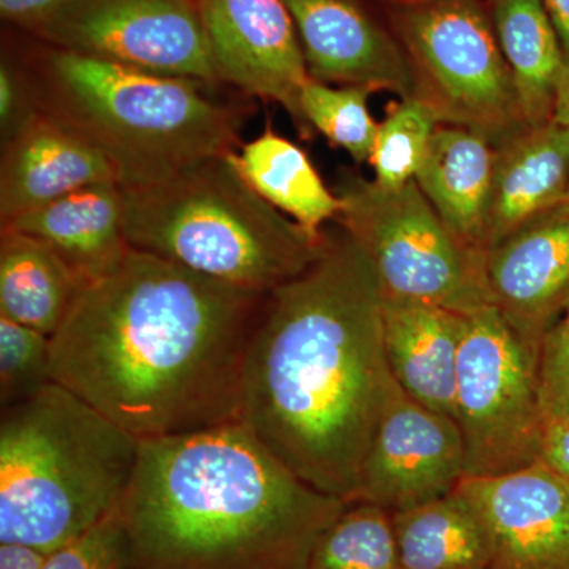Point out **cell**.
<instances>
[{
  "label": "cell",
  "mask_w": 569,
  "mask_h": 569,
  "mask_svg": "<svg viewBox=\"0 0 569 569\" xmlns=\"http://www.w3.org/2000/svg\"><path fill=\"white\" fill-rule=\"evenodd\" d=\"M217 80L279 103L310 132L299 93L310 80L301 41L283 0H194Z\"/></svg>",
  "instance_id": "11"
},
{
  "label": "cell",
  "mask_w": 569,
  "mask_h": 569,
  "mask_svg": "<svg viewBox=\"0 0 569 569\" xmlns=\"http://www.w3.org/2000/svg\"><path fill=\"white\" fill-rule=\"evenodd\" d=\"M463 478L466 451L458 422L397 388L362 467L356 501L392 515L449 496Z\"/></svg>",
  "instance_id": "12"
},
{
  "label": "cell",
  "mask_w": 569,
  "mask_h": 569,
  "mask_svg": "<svg viewBox=\"0 0 569 569\" xmlns=\"http://www.w3.org/2000/svg\"><path fill=\"white\" fill-rule=\"evenodd\" d=\"M438 126L433 111L418 97H406L391 104L385 121L378 123L370 153L369 163L376 173L373 181L387 189L415 181Z\"/></svg>",
  "instance_id": "27"
},
{
  "label": "cell",
  "mask_w": 569,
  "mask_h": 569,
  "mask_svg": "<svg viewBox=\"0 0 569 569\" xmlns=\"http://www.w3.org/2000/svg\"><path fill=\"white\" fill-rule=\"evenodd\" d=\"M456 489L488 531V569H569V482L541 460Z\"/></svg>",
  "instance_id": "13"
},
{
  "label": "cell",
  "mask_w": 569,
  "mask_h": 569,
  "mask_svg": "<svg viewBox=\"0 0 569 569\" xmlns=\"http://www.w3.org/2000/svg\"><path fill=\"white\" fill-rule=\"evenodd\" d=\"M293 18L313 80L415 96V78L402 44L356 0H283Z\"/></svg>",
  "instance_id": "15"
},
{
  "label": "cell",
  "mask_w": 569,
  "mask_h": 569,
  "mask_svg": "<svg viewBox=\"0 0 569 569\" xmlns=\"http://www.w3.org/2000/svg\"><path fill=\"white\" fill-rule=\"evenodd\" d=\"M489 14L527 126L552 121L563 48L542 0H489Z\"/></svg>",
  "instance_id": "23"
},
{
  "label": "cell",
  "mask_w": 569,
  "mask_h": 569,
  "mask_svg": "<svg viewBox=\"0 0 569 569\" xmlns=\"http://www.w3.org/2000/svg\"><path fill=\"white\" fill-rule=\"evenodd\" d=\"M467 317L427 302L381 296L385 355L392 378L422 407L452 419Z\"/></svg>",
  "instance_id": "17"
},
{
  "label": "cell",
  "mask_w": 569,
  "mask_h": 569,
  "mask_svg": "<svg viewBox=\"0 0 569 569\" xmlns=\"http://www.w3.org/2000/svg\"><path fill=\"white\" fill-rule=\"evenodd\" d=\"M553 121L569 127V58L565 59L556 88V102H553Z\"/></svg>",
  "instance_id": "36"
},
{
  "label": "cell",
  "mask_w": 569,
  "mask_h": 569,
  "mask_svg": "<svg viewBox=\"0 0 569 569\" xmlns=\"http://www.w3.org/2000/svg\"><path fill=\"white\" fill-rule=\"evenodd\" d=\"M36 33L58 50L220 84L194 0H67Z\"/></svg>",
  "instance_id": "10"
},
{
  "label": "cell",
  "mask_w": 569,
  "mask_h": 569,
  "mask_svg": "<svg viewBox=\"0 0 569 569\" xmlns=\"http://www.w3.org/2000/svg\"><path fill=\"white\" fill-rule=\"evenodd\" d=\"M51 337L0 317V403L22 402L50 385Z\"/></svg>",
  "instance_id": "28"
},
{
  "label": "cell",
  "mask_w": 569,
  "mask_h": 569,
  "mask_svg": "<svg viewBox=\"0 0 569 569\" xmlns=\"http://www.w3.org/2000/svg\"><path fill=\"white\" fill-rule=\"evenodd\" d=\"M67 0H0L3 20L37 32Z\"/></svg>",
  "instance_id": "33"
},
{
  "label": "cell",
  "mask_w": 569,
  "mask_h": 569,
  "mask_svg": "<svg viewBox=\"0 0 569 569\" xmlns=\"http://www.w3.org/2000/svg\"><path fill=\"white\" fill-rule=\"evenodd\" d=\"M129 539L118 509L80 538L47 553L41 569H129Z\"/></svg>",
  "instance_id": "29"
},
{
  "label": "cell",
  "mask_w": 569,
  "mask_h": 569,
  "mask_svg": "<svg viewBox=\"0 0 569 569\" xmlns=\"http://www.w3.org/2000/svg\"><path fill=\"white\" fill-rule=\"evenodd\" d=\"M539 460L569 482V417L546 425Z\"/></svg>",
  "instance_id": "32"
},
{
  "label": "cell",
  "mask_w": 569,
  "mask_h": 569,
  "mask_svg": "<svg viewBox=\"0 0 569 569\" xmlns=\"http://www.w3.org/2000/svg\"><path fill=\"white\" fill-rule=\"evenodd\" d=\"M250 187L312 238H325L323 224L339 219L342 203L326 187L307 153L272 129L230 153Z\"/></svg>",
  "instance_id": "21"
},
{
  "label": "cell",
  "mask_w": 569,
  "mask_h": 569,
  "mask_svg": "<svg viewBox=\"0 0 569 569\" xmlns=\"http://www.w3.org/2000/svg\"><path fill=\"white\" fill-rule=\"evenodd\" d=\"M569 187V127H527L496 148L486 212V252L538 217L556 211Z\"/></svg>",
  "instance_id": "18"
},
{
  "label": "cell",
  "mask_w": 569,
  "mask_h": 569,
  "mask_svg": "<svg viewBox=\"0 0 569 569\" xmlns=\"http://www.w3.org/2000/svg\"><path fill=\"white\" fill-rule=\"evenodd\" d=\"M2 230L32 236L50 247L84 288L112 274L132 250L118 182L74 190L2 223Z\"/></svg>",
  "instance_id": "19"
},
{
  "label": "cell",
  "mask_w": 569,
  "mask_h": 569,
  "mask_svg": "<svg viewBox=\"0 0 569 569\" xmlns=\"http://www.w3.org/2000/svg\"><path fill=\"white\" fill-rule=\"evenodd\" d=\"M140 447L56 381L2 408L0 542L50 553L93 529L121 507Z\"/></svg>",
  "instance_id": "4"
},
{
  "label": "cell",
  "mask_w": 569,
  "mask_h": 569,
  "mask_svg": "<svg viewBox=\"0 0 569 569\" xmlns=\"http://www.w3.org/2000/svg\"><path fill=\"white\" fill-rule=\"evenodd\" d=\"M415 97L440 126L473 130L493 146L526 130L511 70L479 0H418L396 11Z\"/></svg>",
  "instance_id": "8"
},
{
  "label": "cell",
  "mask_w": 569,
  "mask_h": 569,
  "mask_svg": "<svg viewBox=\"0 0 569 569\" xmlns=\"http://www.w3.org/2000/svg\"><path fill=\"white\" fill-rule=\"evenodd\" d=\"M496 146L473 130L438 126L415 181L445 223L467 244L486 252V212Z\"/></svg>",
  "instance_id": "20"
},
{
  "label": "cell",
  "mask_w": 569,
  "mask_h": 569,
  "mask_svg": "<svg viewBox=\"0 0 569 569\" xmlns=\"http://www.w3.org/2000/svg\"><path fill=\"white\" fill-rule=\"evenodd\" d=\"M348 505L231 422L142 440L119 515L129 569H307Z\"/></svg>",
  "instance_id": "3"
},
{
  "label": "cell",
  "mask_w": 569,
  "mask_h": 569,
  "mask_svg": "<svg viewBox=\"0 0 569 569\" xmlns=\"http://www.w3.org/2000/svg\"><path fill=\"white\" fill-rule=\"evenodd\" d=\"M37 84L41 110L97 146L121 189L162 182L238 142L241 112L201 81L56 50Z\"/></svg>",
  "instance_id": "5"
},
{
  "label": "cell",
  "mask_w": 569,
  "mask_h": 569,
  "mask_svg": "<svg viewBox=\"0 0 569 569\" xmlns=\"http://www.w3.org/2000/svg\"><path fill=\"white\" fill-rule=\"evenodd\" d=\"M41 112L39 84L3 59L0 63V137L9 141Z\"/></svg>",
  "instance_id": "31"
},
{
  "label": "cell",
  "mask_w": 569,
  "mask_h": 569,
  "mask_svg": "<svg viewBox=\"0 0 569 569\" xmlns=\"http://www.w3.org/2000/svg\"><path fill=\"white\" fill-rule=\"evenodd\" d=\"M307 569H403L391 512L377 505H348L318 538Z\"/></svg>",
  "instance_id": "25"
},
{
  "label": "cell",
  "mask_w": 569,
  "mask_h": 569,
  "mask_svg": "<svg viewBox=\"0 0 569 569\" xmlns=\"http://www.w3.org/2000/svg\"><path fill=\"white\" fill-rule=\"evenodd\" d=\"M538 385L546 425L569 417V301L559 320L542 337Z\"/></svg>",
  "instance_id": "30"
},
{
  "label": "cell",
  "mask_w": 569,
  "mask_h": 569,
  "mask_svg": "<svg viewBox=\"0 0 569 569\" xmlns=\"http://www.w3.org/2000/svg\"><path fill=\"white\" fill-rule=\"evenodd\" d=\"M230 153L206 157L153 186L122 189L127 241L208 279L268 296L317 260L326 234L312 238L264 201Z\"/></svg>",
  "instance_id": "6"
},
{
  "label": "cell",
  "mask_w": 569,
  "mask_h": 569,
  "mask_svg": "<svg viewBox=\"0 0 569 569\" xmlns=\"http://www.w3.org/2000/svg\"><path fill=\"white\" fill-rule=\"evenodd\" d=\"M47 553L22 545L0 542V569H41Z\"/></svg>",
  "instance_id": "34"
},
{
  "label": "cell",
  "mask_w": 569,
  "mask_h": 569,
  "mask_svg": "<svg viewBox=\"0 0 569 569\" xmlns=\"http://www.w3.org/2000/svg\"><path fill=\"white\" fill-rule=\"evenodd\" d=\"M103 182H118L104 153L73 127L41 110L2 142L0 219L10 222L74 190Z\"/></svg>",
  "instance_id": "16"
},
{
  "label": "cell",
  "mask_w": 569,
  "mask_h": 569,
  "mask_svg": "<svg viewBox=\"0 0 569 569\" xmlns=\"http://www.w3.org/2000/svg\"><path fill=\"white\" fill-rule=\"evenodd\" d=\"M397 6H403V3L418 2V0H395Z\"/></svg>",
  "instance_id": "38"
},
{
  "label": "cell",
  "mask_w": 569,
  "mask_h": 569,
  "mask_svg": "<svg viewBox=\"0 0 569 569\" xmlns=\"http://www.w3.org/2000/svg\"><path fill=\"white\" fill-rule=\"evenodd\" d=\"M397 388L372 264L346 230L326 236L317 260L261 302L238 422L307 485L355 503Z\"/></svg>",
  "instance_id": "1"
},
{
  "label": "cell",
  "mask_w": 569,
  "mask_h": 569,
  "mask_svg": "<svg viewBox=\"0 0 569 569\" xmlns=\"http://www.w3.org/2000/svg\"><path fill=\"white\" fill-rule=\"evenodd\" d=\"M455 421L466 451V478L500 477L539 460L546 418L538 353L492 306L467 317Z\"/></svg>",
  "instance_id": "9"
},
{
  "label": "cell",
  "mask_w": 569,
  "mask_h": 569,
  "mask_svg": "<svg viewBox=\"0 0 569 569\" xmlns=\"http://www.w3.org/2000/svg\"><path fill=\"white\" fill-rule=\"evenodd\" d=\"M84 284L50 247L32 236H0V317L52 337Z\"/></svg>",
  "instance_id": "22"
},
{
  "label": "cell",
  "mask_w": 569,
  "mask_h": 569,
  "mask_svg": "<svg viewBox=\"0 0 569 569\" xmlns=\"http://www.w3.org/2000/svg\"><path fill=\"white\" fill-rule=\"evenodd\" d=\"M343 230L369 258L385 298L471 316L489 306L486 252L460 239L417 181L387 189L343 171L337 183Z\"/></svg>",
  "instance_id": "7"
},
{
  "label": "cell",
  "mask_w": 569,
  "mask_h": 569,
  "mask_svg": "<svg viewBox=\"0 0 569 569\" xmlns=\"http://www.w3.org/2000/svg\"><path fill=\"white\" fill-rule=\"evenodd\" d=\"M264 298L132 249L51 337L52 381L140 441L238 422Z\"/></svg>",
  "instance_id": "2"
},
{
  "label": "cell",
  "mask_w": 569,
  "mask_h": 569,
  "mask_svg": "<svg viewBox=\"0 0 569 569\" xmlns=\"http://www.w3.org/2000/svg\"><path fill=\"white\" fill-rule=\"evenodd\" d=\"M557 209H560V211L569 212V187H568L567 197H565L563 203H561L559 206V208H557Z\"/></svg>",
  "instance_id": "37"
},
{
  "label": "cell",
  "mask_w": 569,
  "mask_h": 569,
  "mask_svg": "<svg viewBox=\"0 0 569 569\" xmlns=\"http://www.w3.org/2000/svg\"><path fill=\"white\" fill-rule=\"evenodd\" d=\"M485 283L489 306L539 356L569 301V212L545 213L490 247Z\"/></svg>",
  "instance_id": "14"
},
{
  "label": "cell",
  "mask_w": 569,
  "mask_h": 569,
  "mask_svg": "<svg viewBox=\"0 0 569 569\" xmlns=\"http://www.w3.org/2000/svg\"><path fill=\"white\" fill-rule=\"evenodd\" d=\"M370 92L361 86L329 88L310 77L299 93V110L307 130L316 129L350 153L356 163H369L378 130L367 107Z\"/></svg>",
  "instance_id": "26"
},
{
  "label": "cell",
  "mask_w": 569,
  "mask_h": 569,
  "mask_svg": "<svg viewBox=\"0 0 569 569\" xmlns=\"http://www.w3.org/2000/svg\"><path fill=\"white\" fill-rule=\"evenodd\" d=\"M542 3L559 36L565 56L569 58V0H542Z\"/></svg>",
  "instance_id": "35"
},
{
  "label": "cell",
  "mask_w": 569,
  "mask_h": 569,
  "mask_svg": "<svg viewBox=\"0 0 569 569\" xmlns=\"http://www.w3.org/2000/svg\"><path fill=\"white\" fill-rule=\"evenodd\" d=\"M391 518L403 569L489 568L488 531L458 489Z\"/></svg>",
  "instance_id": "24"
}]
</instances>
